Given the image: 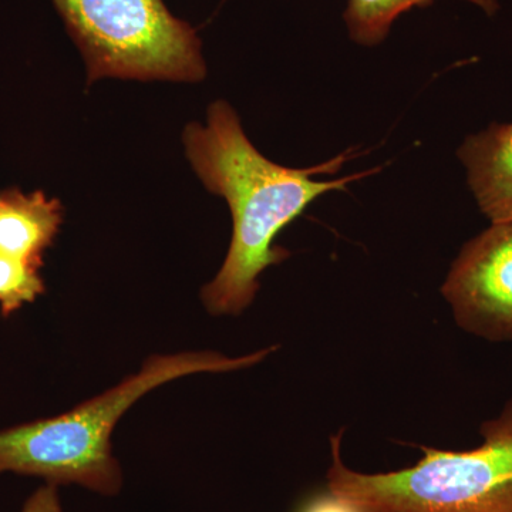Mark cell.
I'll return each instance as SVG.
<instances>
[{
	"label": "cell",
	"instance_id": "obj_5",
	"mask_svg": "<svg viewBox=\"0 0 512 512\" xmlns=\"http://www.w3.org/2000/svg\"><path fill=\"white\" fill-rule=\"evenodd\" d=\"M441 293L464 332L512 342V221L491 224L464 245Z\"/></svg>",
	"mask_w": 512,
	"mask_h": 512
},
{
	"label": "cell",
	"instance_id": "obj_9",
	"mask_svg": "<svg viewBox=\"0 0 512 512\" xmlns=\"http://www.w3.org/2000/svg\"><path fill=\"white\" fill-rule=\"evenodd\" d=\"M45 292L39 268L0 252V311L10 316Z\"/></svg>",
	"mask_w": 512,
	"mask_h": 512
},
{
	"label": "cell",
	"instance_id": "obj_11",
	"mask_svg": "<svg viewBox=\"0 0 512 512\" xmlns=\"http://www.w3.org/2000/svg\"><path fill=\"white\" fill-rule=\"evenodd\" d=\"M301 512H356L352 505L332 493L319 495L309 501Z\"/></svg>",
	"mask_w": 512,
	"mask_h": 512
},
{
	"label": "cell",
	"instance_id": "obj_7",
	"mask_svg": "<svg viewBox=\"0 0 512 512\" xmlns=\"http://www.w3.org/2000/svg\"><path fill=\"white\" fill-rule=\"evenodd\" d=\"M63 221L62 205L45 192H0V252L40 269Z\"/></svg>",
	"mask_w": 512,
	"mask_h": 512
},
{
	"label": "cell",
	"instance_id": "obj_10",
	"mask_svg": "<svg viewBox=\"0 0 512 512\" xmlns=\"http://www.w3.org/2000/svg\"><path fill=\"white\" fill-rule=\"evenodd\" d=\"M20 512H63L57 485L46 484L37 488Z\"/></svg>",
	"mask_w": 512,
	"mask_h": 512
},
{
	"label": "cell",
	"instance_id": "obj_6",
	"mask_svg": "<svg viewBox=\"0 0 512 512\" xmlns=\"http://www.w3.org/2000/svg\"><path fill=\"white\" fill-rule=\"evenodd\" d=\"M457 154L485 217L491 224L512 221V123L468 136Z\"/></svg>",
	"mask_w": 512,
	"mask_h": 512
},
{
	"label": "cell",
	"instance_id": "obj_3",
	"mask_svg": "<svg viewBox=\"0 0 512 512\" xmlns=\"http://www.w3.org/2000/svg\"><path fill=\"white\" fill-rule=\"evenodd\" d=\"M480 433L471 450L424 447L412 467L367 474L346 466L339 431L330 437L329 493L356 512H512V399Z\"/></svg>",
	"mask_w": 512,
	"mask_h": 512
},
{
	"label": "cell",
	"instance_id": "obj_4",
	"mask_svg": "<svg viewBox=\"0 0 512 512\" xmlns=\"http://www.w3.org/2000/svg\"><path fill=\"white\" fill-rule=\"evenodd\" d=\"M96 80L201 82L202 43L164 0H52Z\"/></svg>",
	"mask_w": 512,
	"mask_h": 512
},
{
	"label": "cell",
	"instance_id": "obj_8",
	"mask_svg": "<svg viewBox=\"0 0 512 512\" xmlns=\"http://www.w3.org/2000/svg\"><path fill=\"white\" fill-rule=\"evenodd\" d=\"M434 0H349L343 13L349 36L360 46H377L389 36L393 23L413 8H424ZM487 15L498 10L497 0H466Z\"/></svg>",
	"mask_w": 512,
	"mask_h": 512
},
{
	"label": "cell",
	"instance_id": "obj_2",
	"mask_svg": "<svg viewBox=\"0 0 512 512\" xmlns=\"http://www.w3.org/2000/svg\"><path fill=\"white\" fill-rule=\"evenodd\" d=\"M275 349L239 357L218 352L151 356L137 375L70 412L0 431V476L40 477L57 487L77 484L94 493L116 495L123 487V473L111 450V433L134 403L180 377L258 365Z\"/></svg>",
	"mask_w": 512,
	"mask_h": 512
},
{
	"label": "cell",
	"instance_id": "obj_1",
	"mask_svg": "<svg viewBox=\"0 0 512 512\" xmlns=\"http://www.w3.org/2000/svg\"><path fill=\"white\" fill-rule=\"evenodd\" d=\"M183 141L195 173L208 191L227 201L234 222L227 258L201 292L212 315L244 312L255 299L262 272L289 256L275 245L279 232L322 195L345 190L367 175L316 180V175L336 173L350 151L309 168L268 160L248 140L235 110L222 100L211 104L205 126L188 124Z\"/></svg>",
	"mask_w": 512,
	"mask_h": 512
}]
</instances>
